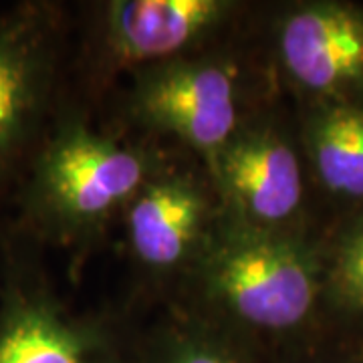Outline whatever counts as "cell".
<instances>
[{"label":"cell","mask_w":363,"mask_h":363,"mask_svg":"<svg viewBox=\"0 0 363 363\" xmlns=\"http://www.w3.org/2000/svg\"><path fill=\"white\" fill-rule=\"evenodd\" d=\"M321 233L257 230L222 212L206 250L168 303L279 363L331 331Z\"/></svg>","instance_id":"1"},{"label":"cell","mask_w":363,"mask_h":363,"mask_svg":"<svg viewBox=\"0 0 363 363\" xmlns=\"http://www.w3.org/2000/svg\"><path fill=\"white\" fill-rule=\"evenodd\" d=\"M174 160L164 143L95 125L69 91L14 188V233L71 257V272L121 220L143 186Z\"/></svg>","instance_id":"2"},{"label":"cell","mask_w":363,"mask_h":363,"mask_svg":"<svg viewBox=\"0 0 363 363\" xmlns=\"http://www.w3.org/2000/svg\"><path fill=\"white\" fill-rule=\"evenodd\" d=\"M262 14V13H260ZM286 99L257 26L240 39L150 67L125 79V133L172 140L204 166L247 125Z\"/></svg>","instance_id":"3"},{"label":"cell","mask_w":363,"mask_h":363,"mask_svg":"<svg viewBox=\"0 0 363 363\" xmlns=\"http://www.w3.org/2000/svg\"><path fill=\"white\" fill-rule=\"evenodd\" d=\"M73 13L69 83L85 107L117 81L248 35L262 2L247 0H97Z\"/></svg>","instance_id":"4"},{"label":"cell","mask_w":363,"mask_h":363,"mask_svg":"<svg viewBox=\"0 0 363 363\" xmlns=\"http://www.w3.org/2000/svg\"><path fill=\"white\" fill-rule=\"evenodd\" d=\"M133 333L111 313L67 301L43 250L0 226V363H131Z\"/></svg>","instance_id":"5"},{"label":"cell","mask_w":363,"mask_h":363,"mask_svg":"<svg viewBox=\"0 0 363 363\" xmlns=\"http://www.w3.org/2000/svg\"><path fill=\"white\" fill-rule=\"evenodd\" d=\"M73 13L23 0L0 11V202L11 198L71 83Z\"/></svg>","instance_id":"6"},{"label":"cell","mask_w":363,"mask_h":363,"mask_svg":"<svg viewBox=\"0 0 363 363\" xmlns=\"http://www.w3.org/2000/svg\"><path fill=\"white\" fill-rule=\"evenodd\" d=\"M204 168L230 220L269 233L325 226L286 99L252 117Z\"/></svg>","instance_id":"7"},{"label":"cell","mask_w":363,"mask_h":363,"mask_svg":"<svg viewBox=\"0 0 363 363\" xmlns=\"http://www.w3.org/2000/svg\"><path fill=\"white\" fill-rule=\"evenodd\" d=\"M260 37L289 104L363 105V4L267 2Z\"/></svg>","instance_id":"8"},{"label":"cell","mask_w":363,"mask_h":363,"mask_svg":"<svg viewBox=\"0 0 363 363\" xmlns=\"http://www.w3.org/2000/svg\"><path fill=\"white\" fill-rule=\"evenodd\" d=\"M220 218L204 164L174 156L121 216L128 255L143 281L169 297L206 250Z\"/></svg>","instance_id":"9"},{"label":"cell","mask_w":363,"mask_h":363,"mask_svg":"<svg viewBox=\"0 0 363 363\" xmlns=\"http://www.w3.org/2000/svg\"><path fill=\"white\" fill-rule=\"evenodd\" d=\"M293 105V104H291ZM315 194L329 218L363 208V105H293Z\"/></svg>","instance_id":"10"},{"label":"cell","mask_w":363,"mask_h":363,"mask_svg":"<svg viewBox=\"0 0 363 363\" xmlns=\"http://www.w3.org/2000/svg\"><path fill=\"white\" fill-rule=\"evenodd\" d=\"M321 260L329 329L363 341V208L325 222Z\"/></svg>","instance_id":"11"},{"label":"cell","mask_w":363,"mask_h":363,"mask_svg":"<svg viewBox=\"0 0 363 363\" xmlns=\"http://www.w3.org/2000/svg\"><path fill=\"white\" fill-rule=\"evenodd\" d=\"M131 363H271L176 305L133 333Z\"/></svg>","instance_id":"12"},{"label":"cell","mask_w":363,"mask_h":363,"mask_svg":"<svg viewBox=\"0 0 363 363\" xmlns=\"http://www.w3.org/2000/svg\"><path fill=\"white\" fill-rule=\"evenodd\" d=\"M279 363H363V345L355 339L329 331Z\"/></svg>","instance_id":"13"},{"label":"cell","mask_w":363,"mask_h":363,"mask_svg":"<svg viewBox=\"0 0 363 363\" xmlns=\"http://www.w3.org/2000/svg\"><path fill=\"white\" fill-rule=\"evenodd\" d=\"M359 343H362V345H363V341H359Z\"/></svg>","instance_id":"14"}]
</instances>
